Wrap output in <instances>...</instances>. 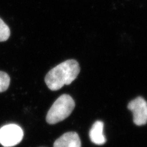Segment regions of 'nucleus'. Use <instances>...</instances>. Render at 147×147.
<instances>
[{"mask_svg": "<svg viewBox=\"0 0 147 147\" xmlns=\"http://www.w3.org/2000/svg\"><path fill=\"white\" fill-rule=\"evenodd\" d=\"M80 71L79 64L75 59H68L52 68L45 77V82L52 91H57L75 80Z\"/></svg>", "mask_w": 147, "mask_h": 147, "instance_id": "f257e3e1", "label": "nucleus"}, {"mask_svg": "<svg viewBox=\"0 0 147 147\" xmlns=\"http://www.w3.org/2000/svg\"><path fill=\"white\" fill-rule=\"evenodd\" d=\"M75 107V102L70 95L64 94L55 101L46 116L49 125L63 121L70 115Z\"/></svg>", "mask_w": 147, "mask_h": 147, "instance_id": "f03ea898", "label": "nucleus"}, {"mask_svg": "<svg viewBox=\"0 0 147 147\" xmlns=\"http://www.w3.org/2000/svg\"><path fill=\"white\" fill-rule=\"evenodd\" d=\"M24 137V131L17 125L10 124L0 129V144L5 147L18 144Z\"/></svg>", "mask_w": 147, "mask_h": 147, "instance_id": "7ed1b4c3", "label": "nucleus"}, {"mask_svg": "<svg viewBox=\"0 0 147 147\" xmlns=\"http://www.w3.org/2000/svg\"><path fill=\"white\" fill-rule=\"evenodd\" d=\"M127 109L133 114V121L137 126H143L147 123V102L142 97L130 101Z\"/></svg>", "mask_w": 147, "mask_h": 147, "instance_id": "20e7f679", "label": "nucleus"}, {"mask_svg": "<svg viewBox=\"0 0 147 147\" xmlns=\"http://www.w3.org/2000/svg\"><path fill=\"white\" fill-rule=\"evenodd\" d=\"M80 137L75 132H68L55 140L53 147H81Z\"/></svg>", "mask_w": 147, "mask_h": 147, "instance_id": "39448f33", "label": "nucleus"}, {"mask_svg": "<svg viewBox=\"0 0 147 147\" xmlns=\"http://www.w3.org/2000/svg\"><path fill=\"white\" fill-rule=\"evenodd\" d=\"M104 123L101 121H96L90 131V138L93 144L102 145L105 144L106 138L104 135Z\"/></svg>", "mask_w": 147, "mask_h": 147, "instance_id": "423d86ee", "label": "nucleus"}, {"mask_svg": "<svg viewBox=\"0 0 147 147\" xmlns=\"http://www.w3.org/2000/svg\"><path fill=\"white\" fill-rule=\"evenodd\" d=\"M10 35V28L0 18V42L6 41L9 38Z\"/></svg>", "mask_w": 147, "mask_h": 147, "instance_id": "0eeeda50", "label": "nucleus"}, {"mask_svg": "<svg viewBox=\"0 0 147 147\" xmlns=\"http://www.w3.org/2000/svg\"><path fill=\"white\" fill-rule=\"evenodd\" d=\"M10 77L5 72L0 71V93L6 91L10 85Z\"/></svg>", "mask_w": 147, "mask_h": 147, "instance_id": "6e6552de", "label": "nucleus"}]
</instances>
